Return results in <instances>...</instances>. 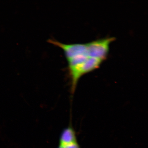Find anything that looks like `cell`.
I'll return each mask as SVG.
<instances>
[{
  "label": "cell",
  "instance_id": "cell-1",
  "mask_svg": "<svg viewBox=\"0 0 148 148\" xmlns=\"http://www.w3.org/2000/svg\"><path fill=\"white\" fill-rule=\"evenodd\" d=\"M102 61L99 59L89 57L82 63L68 67L71 80L72 92H75L77 82L81 77L99 68Z\"/></svg>",
  "mask_w": 148,
  "mask_h": 148
},
{
  "label": "cell",
  "instance_id": "cell-2",
  "mask_svg": "<svg viewBox=\"0 0 148 148\" xmlns=\"http://www.w3.org/2000/svg\"><path fill=\"white\" fill-rule=\"evenodd\" d=\"M114 38H109L93 41L87 43L89 56L99 59L105 60L108 55L111 42Z\"/></svg>",
  "mask_w": 148,
  "mask_h": 148
},
{
  "label": "cell",
  "instance_id": "cell-3",
  "mask_svg": "<svg viewBox=\"0 0 148 148\" xmlns=\"http://www.w3.org/2000/svg\"><path fill=\"white\" fill-rule=\"evenodd\" d=\"M77 142L75 131L71 127H69L64 129L61 134L59 145L63 146Z\"/></svg>",
  "mask_w": 148,
  "mask_h": 148
},
{
  "label": "cell",
  "instance_id": "cell-4",
  "mask_svg": "<svg viewBox=\"0 0 148 148\" xmlns=\"http://www.w3.org/2000/svg\"><path fill=\"white\" fill-rule=\"evenodd\" d=\"M59 146L62 147V148H81L80 146H79L77 142L68 144V145L63 146L59 145Z\"/></svg>",
  "mask_w": 148,
  "mask_h": 148
},
{
  "label": "cell",
  "instance_id": "cell-5",
  "mask_svg": "<svg viewBox=\"0 0 148 148\" xmlns=\"http://www.w3.org/2000/svg\"><path fill=\"white\" fill-rule=\"evenodd\" d=\"M58 148H62V147H60V146H59V147Z\"/></svg>",
  "mask_w": 148,
  "mask_h": 148
}]
</instances>
